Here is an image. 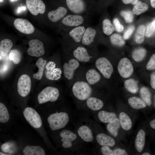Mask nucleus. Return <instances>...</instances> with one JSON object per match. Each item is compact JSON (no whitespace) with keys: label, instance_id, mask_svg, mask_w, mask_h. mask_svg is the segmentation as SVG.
I'll list each match as a JSON object with an SVG mask.
<instances>
[{"label":"nucleus","instance_id":"f257e3e1","mask_svg":"<svg viewBox=\"0 0 155 155\" xmlns=\"http://www.w3.org/2000/svg\"><path fill=\"white\" fill-rule=\"evenodd\" d=\"M72 94L77 100L85 102L94 95L95 88L86 82L79 73L70 88Z\"/></svg>","mask_w":155,"mask_h":155},{"label":"nucleus","instance_id":"f03ea898","mask_svg":"<svg viewBox=\"0 0 155 155\" xmlns=\"http://www.w3.org/2000/svg\"><path fill=\"white\" fill-rule=\"evenodd\" d=\"M65 52L66 58L62 65L63 73L68 87L70 88L75 79L82 65L69 53Z\"/></svg>","mask_w":155,"mask_h":155},{"label":"nucleus","instance_id":"7ed1b4c3","mask_svg":"<svg viewBox=\"0 0 155 155\" xmlns=\"http://www.w3.org/2000/svg\"><path fill=\"white\" fill-rule=\"evenodd\" d=\"M81 63H93L98 57L96 46L81 45L65 49Z\"/></svg>","mask_w":155,"mask_h":155},{"label":"nucleus","instance_id":"20e7f679","mask_svg":"<svg viewBox=\"0 0 155 155\" xmlns=\"http://www.w3.org/2000/svg\"><path fill=\"white\" fill-rule=\"evenodd\" d=\"M90 25L80 26L65 32V49L82 44V37L86 27Z\"/></svg>","mask_w":155,"mask_h":155},{"label":"nucleus","instance_id":"39448f33","mask_svg":"<svg viewBox=\"0 0 155 155\" xmlns=\"http://www.w3.org/2000/svg\"><path fill=\"white\" fill-rule=\"evenodd\" d=\"M90 16L69 13L61 20L65 32L72 28L84 25H90Z\"/></svg>","mask_w":155,"mask_h":155},{"label":"nucleus","instance_id":"423d86ee","mask_svg":"<svg viewBox=\"0 0 155 155\" xmlns=\"http://www.w3.org/2000/svg\"><path fill=\"white\" fill-rule=\"evenodd\" d=\"M70 13L90 16L94 13V9L88 5L85 0H65Z\"/></svg>","mask_w":155,"mask_h":155},{"label":"nucleus","instance_id":"0eeeda50","mask_svg":"<svg viewBox=\"0 0 155 155\" xmlns=\"http://www.w3.org/2000/svg\"><path fill=\"white\" fill-rule=\"evenodd\" d=\"M47 120L51 129L55 131L65 127L69 121V117L65 112L56 113L50 115Z\"/></svg>","mask_w":155,"mask_h":155},{"label":"nucleus","instance_id":"6e6552de","mask_svg":"<svg viewBox=\"0 0 155 155\" xmlns=\"http://www.w3.org/2000/svg\"><path fill=\"white\" fill-rule=\"evenodd\" d=\"M99 31V28L96 26H88L83 34L82 44L90 47L96 46Z\"/></svg>","mask_w":155,"mask_h":155},{"label":"nucleus","instance_id":"1a4fd4ad","mask_svg":"<svg viewBox=\"0 0 155 155\" xmlns=\"http://www.w3.org/2000/svg\"><path fill=\"white\" fill-rule=\"evenodd\" d=\"M93 63L104 78L108 80L111 78L113 72V67L107 58L104 57H98Z\"/></svg>","mask_w":155,"mask_h":155},{"label":"nucleus","instance_id":"9d476101","mask_svg":"<svg viewBox=\"0 0 155 155\" xmlns=\"http://www.w3.org/2000/svg\"><path fill=\"white\" fill-rule=\"evenodd\" d=\"M60 95L59 89L56 87L49 86L43 89L37 96L38 100L40 104L48 102L57 101Z\"/></svg>","mask_w":155,"mask_h":155},{"label":"nucleus","instance_id":"9b49d317","mask_svg":"<svg viewBox=\"0 0 155 155\" xmlns=\"http://www.w3.org/2000/svg\"><path fill=\"white\" fill-rule=\"evenodd\" d=\"M23 115L27 121L33 127L35 128L40 127L42 125V121L40 116L33 108L27 107L23 111Z\"/></svg>","mask_w":155,"mask_h":155},{"label":"nucleus","instance_id":"f8f14e48","mask_svg":"<svg viewBox=\"0 0 155 155\" xmlns=\"http://www.w3.org/2000/svg\"><path fill=\"white\" fill-rule=\"evenodd\" d=\"M17 90L21 96H27L29 93L31 87V80L27 74H24L19 78L17 83Z\"/></svg>","mask_w":155,"mask_h":155},{"label":"nucleus","instance_id":"ddd939ff","mask_svg":"<svg viewBox=\"0 0 155 155\" xmlns=\"http://www.w3.org/2000/svg\"><path fill=\"white\" fill-rule=\"evenodd\" d=\"M117 70L120 75L125 78L130 77L133 72V67L131 61L125 57L121 59L119 62Z\"/></svg>","mask_w":155,"mask_h":155},{"label":"nucleus","instance_id":"4468645a","mask_svg":"<svg viewBox=\"0 0 155 155\" xmlns=\"http://www.w3.org/2000/svg\"><path fill=\"white\" fill-rule=\"evenodd\" d=\"M29 47L27 50L28 54L34 57H39L43 55L44 49L42 42L36 39L30 40L28 42Z\"/></svg>","mask_w":155,"mask_h":155},{"label":"nucleus","instance_id":"2eb2a0df","mask_svg":"<svg viewBox=\"0 0 155 155\" xmlns=\"http://www.w3.org/2000/svg\"><path fill=\"white\" fill-rule=\"evenodd\" d=\"M15 28L21 32L25 34H30L34 31L32 24L28 21L23 18L16 19L14 22Z\"/></svg>","mask_w":155,"mask_h":155},{"label":"nucleus","instance_id":"dca6fc26","mask_svg":"<svg viewBox=\"0 0 155 155\" xmlns=\"http://www.w3.org/2000/svg\"><path fill=\"white\" fill-rule=\"evenodd\" d=\"M26 4L30 13L34 16L43 14L45 11V5L42 0H26Z\"/></svg>","mask_w":155,"mask_h":155},{"label":"nucleus","instance_id":"f3484780","mask_svg":"<svg viewBox=\"0 0 155 155\" xmlns=\"http://www.w3.org/2000/svg\"><path fill=\"white\" fill-rule=\"evenodd\" d=\"M69 13L67 7L60 6L57 9L49 11L47 14V16L51 22L55 23L61 21Z\"/></svg>","mask_w":155,"mask_h":155},{"label":"nucleus","instance_id":"a211bd4d","mask_svg":"<svg viewBox=\"0 0 155 155\" xmlns=\"http://www.w3.org/2000/svg\"><path fill=\"white\" fill-rule=\"evenodd\" d=\"M62 139V147L65 148H71L72 146V142L77 138V135L71 130L64 129L60 133Z\"/></svg>","mask_w":155,"mask_h":155},{"label":"nucleus","instance_id":"6ab92c4d","mask_svg":"<svg viewBox=\"0 0 155 155\" xmlns=\"http://www.w3.org/2000/svg\"><path fill=\"white\" fill-rule=\"evenodd\" d=\"M78 135L84 141L87 142H92L94 139V135L92 129L86 125L80 126L77 130Z\"/></svg>","mask_w":155,"mask_h":155},{"label":"nucleus","instance_id":"aec40b11","mask_svg":"<svg viewBox=\"0 0 155 155\" xmlns=\"http://www.w3.org/2000/svg\"><path fill=\"white\" fill-rule=\"evenodd\" d=\"M85 102L89 109L94 111L100 110L104 105L103 101L94 95L90 97Z\"/></svg>","mask_w":155,"mask_h":155},{"label":"nucleus","instance_id":"412c9836","mask_svg":"<svg viewBox=\"0 0 155 155\" xmlns=\"http://www.w3.org/2000/svg\"><path fill=\"white\" fill-rule=\"evenodd\" d=\"M96 140L101 146L112 147L115 144V139L111 136L103 133L98 134L96 136Z\"/></svg>","mask_w":155,"mask_h":155},{"label":"nucleus","instance_id":"4be33fe9","mask_svg":"<svg viewBox=\"0 0 155 155\" xmlns=\"http://www.w3.org/2000/svg\"><path fill=\"white\" fill-rule=\"evenodd\" d=\"M146 134L144 130L140 129L136 135L135 141V146L137 151L139 153L143 150L145 144Z\"/></svg>","mask_w":155,"mask_h":155},{"label":"nucleus","instance_id":"5701e85b","mask_svg":"<svg viewBox=\"0 0 155 155\" xmlns=\"http://www.w3.org/2000/svg\"><path fill=\"white\" fill-rule=\"evenodd\" d=\"M97 116L100 121L104 123H108L117 118L116 115L115 113L103 110L98 113Z\"/></svg>","mask_w":155,"mask_h":155},{"label":"nucleus","instance_id":"b1692460","mask_svg":"<svg viewBox=\"0 0 155 155\" xmlns=\"http://www.w3.org/2000/svg\"><path fill=\"white\" fill-rule=\"evenodd\" d=\"M119 119L121 126L125 131H128L132 127V122L129 117L125 112H121L119 115Z\"/></svg>","mask_w":155,"mask_h":155},{"label":"nucleus","instance_id":"393cba45","mask_svg":"<svg viewBox=\"0 0 155 155\" xmlns=\"http://www.w3.org/2000/svg\"><path fill=\"white\" fill-rule=\"evenodd\" d=\"M101 27L103 33L107 36L111 35L115 30L113 24L110 20L107 18H105L102 20Z\"/></svg>","mask_w":155,"mask_h":155},{"label":"nucleus","instance_id":"a878e982","mask_svg":"<svg viewBox=\"0 0 155 155\" xmlns=\"http://www.w3.org/2000/svg\"><path fill=\"white\" fill-rule=\"evenodd\" d=\"M23 153L25 155H44L45 154L44 150L39 146H27L23 149Z\"/></svg>","mask_w":155,"mask_h":155},{"label":"nucleus","instance_id":"bb28decb","mask_svg":"<svg viewBox=\"0 0 155 155\" xmlns=\"http://www.w3.org/2000/svg\"><path fill=\"white\" fill-rule=\"evenodd\" d=\"M13 44L12 41L8 39H5L1 41L0 43V55L3 57L7 56L10 52Z\"/></svg>","mask_w":155,"mask_h":155},{"label":"nucleus","instance_id":"cd10ccee","mask_svg":"<svg viewBox=\"0 0 155 155\" xmlns=\"http://www.w3.org/2000/svg\"><path fill=\"white\" fill-rule=\"evenodd\" d=\"M121 126L119 119L116 118L113 121L108 123L106 128L108 131L113 136H117Z\"/></svg>","mask_w":155,"mask_h":155},{"label":"nucleus","instance_id":"c85d7f7f","mask_svg":"<svg viewBox=\"0 0 155 155\" xmlns=\"http://www.w3.org/2000/svg\"><path fill=\"white\" fill-rule=\"evenodd\" d=\"M46 63L47 61L42 58H40L38 59L36 62V65L38 68V70L37 73L33 74L34 78L38 80L41 79Z\"/></svg>","mask_w":155,"mask_h":155},{"label":"nucleus","instance_id":"c756f323","mask_svg":"<svg viewBox=\"0 0 155 155\" xmlns=\"http://www.w3.org/2000/svg\"><path fill=\"white\" fill-rule=\"evenodd\" d=\"M128 101L130 106L134 109H141L146 106V104L142 100L136 97L130 98Z\"/></svg>","mask_w":155,"mask_h":155},{"label":"nucleus","instance_id":"7c9ffc66","mask_svg":"<svg viewBox=\"0 0 155 155\" xmlns=\"http://www.w3.org/2000/svg\"><path fill=\"white\" fill-rule=\"evenodd\" d=\"M147 54L146 50L144 48L140 47L135 49L133 52L132 57L135 61H142L145 57Z\"/></svg>","mask_w":155,"mask_h":155},{"label":"nucleus","instance_id":"2f4dec72","mask_svg":"<svg viewBox=\"0 0 155 155\" xmlns=\"http://www.w3.org/2000/svg\"><path fill=\"white\" fill-rule=\"evenodd\" d=\"M132 11L136 15H139L147 10L148 8V5L140 1H138L134 5Z\"/></svg>","mask_w":155,"mask_h":155},{"label":"nucleus","instance_id":"473e14b6","mask_svg":"<svg viewBox=\"0 0 155 155\" xmlns=\"http://www.w3.org/2000/svg\"><path fill=\"white\" fill-rule=\"evenodd\" d=\"M124 86L127 90L132 93H136L138 90L137 82L133 79H130L125 80Z\"/></svg>","mask_w":155,"mask_h":155},{"label":"nucleus","instance_id":"72a5a7b5","mask_svg":"<svg viewBox=\"0 0 155 155\" xmlns=\"http://www.w3.org/2000/svg\"><path fill=\"white\" fill-rule=\"evenodd\" d=\"M109 40L111 44L115 46H121L125 43L121 36L117 33L112 34L110 35Z\"/></svg>","mask_w":155,"mask_h":155},{"label":"nucleus","instance_id":"f704fd0d","mask_svg":"<svg viewBox=\"0 0 155 155\" xmlns=\"http://www.w3.org/2000/svg\"><path fill=\"white\" fill-rule=\"evenodd\" d=\"M140 93L142 100L148 106H150L151 104V93L149 90L146 87H142L140 89Z\"/></svg>","mask_w":155,"mask_h":155},{"label":"nucleus","instance_id":"c9c22d12","mask_svg":"<svg viewBox=\"0 0 155 155\" xmlns=\"http://www.w3.org/2000/svg\"><path fill=\"white\" fill-rule=\"evenodd\" d=\"M146 29L145 26L144 25H141L138 28L135 37V41L137 43L140 44L144 41Z\"/></svg>","mask_w":155,"mask_h":155},{"label":"nucleus","instance_id":"e433bc0d","mask_svg":"<svg viewBox=\"0 0 155 155\" xmlns=\"http://www.w3.org/2000/svg\"><path fill=\"white\" fill-rule=\"evenodd\" d=\"M9 58L14 64H17L21 61L22 56L21 53L18 50L14 49L10 52Z\"/></svg>","mask_w":155,"mask_h":155},{"label":"nucleus","instance_id":"4c0bfd02","mask_svg":"<svg viewBox=\"0 0 155 155\" xmlns=\"http://www.w3.org/2000/svg\"><path fill=\"white\" fill-rule=\"evenodd\" d=\"M9 115L7 109L2 103H0V122L5 123L8 121Z\"/></svg>","mask_w":155,"mask_h":155},{"label":"nucleus","instance_id":"58836bf2","mask_svg":"<svg viewBox=\"0 0 155 155\" xmlns=\"http://www.w3.org/2000/svg\"><path fill=\"white\" fill-rule=\"evenodd\" d=\"M155 32V19L149 24L146 29L145 35L148 37L152 36Z\"/></svg>","mask_w":155,"mask_h":155},{"label":"nucleus","instance_id":"ea45409f","mask_svg":"<svg viewBox=\"0 0 155 155\" xmlns=\"http://www.w3.org/2000/svg\"><path fill=\"white\" fill-rule=\"evenodd\" d=\"M120 14L124 18L126 22L130 23L133 21V16L131 11H122L120 12Z\"/></svg>","mask_w":155,"mask_h":155},{"label":"nucleus","instance_id":"a19ab883","mask_svg":"<svg viewBox=\"0 0 155 155\" xmlns=\"http://www.w3.org/2000/svg\"><path fill=\"white\" fill-rule=\"evenodd\" d=\"M2 150L4 152L13 153L15 151V147L13 144L10 142L6 143L1 146Z\"/></svg>","mask_w":155,"mask_h":155},{"label":"nucleus","instance_id":"79ce46f5","mask_svg":"<svg viewBox=\"0 0 155 155\" xmlns=\"http://www.w3.org/2000/svg\"><path fill=\"white\" fill-rule=\"evenodd\" d=\"M148 70H153L155 69V54L151 57L146 65Z\"/></svg>","mask_w":155,"mask_h":155},{"label":"nucleus","instance_id":"37998d69","mask_svg":"<svg viewBox=\"0 0 155 155\" xmlns=\"http://www.w3.org/2000/svg\"><path fill=\"white\" fill-rule=\"evenodd\" d=\"M113 24L115 29L118 32H121L123 31L124 29L123 26L121 24L118 19L116 18L113 19Z\"/></svg>","mask_w":155,"mask_h":155},{"label":"nucleus","instance_id":"c03bdc74","mask_svg":"<svg viewBox=\"0 0 155 155\" xmlns=\"http://www.w3.org/2000/svg\"><path fill=\"white\" fill-rule=\"evenodd\" d=\"M107 146H102L101 151L103 155H114L113 151Z\"/></svg>","mask_w":155,"mask_h":155},{"label":"nucleus","instance_id":"a18cd8bd","mask_svg":"<svg viewBox=\"0 0 155 155\" xmlns=\"http://www.w3.org/2000/svg\"><path fill=\"white\" fill-rule=\"evenodd\" d=\"M135 27L133 26H130L124 32L123 34V38L125 40L129 38L133 32Z\"/></svg>","mask_w":155,"mask_h":155},{"label":"nucleus","instance_id":"49530a36","mask_svg":"<svg viewBox=\"0 0 155 155\" xmlns=\"http://www.w3.org/2000/svg\"><path fill=\"white\" fill-rule=\"evenodd\" d=\"M114 155H127L128 154L124 149L117 148L113 150Z\"/></svg>","mask_w":155,"mask_h":155},{"label":"nucleus","instance_id":"de8ad7c7","mask_svg":"<svg viewBox=\"0 0 155 155\" xmlns=\"http://www.w3.org/2000/svg\"><path fill=\"white\" fill-rule=\"evenodd\" d=\"M150 84L151 87L155 90V71L151 75Z\"/></svg>","mask_w":155,"mask_h":155},{"label":"nucleus","instance_id":"09e8293b","mask_svg":"<svg viewBox=\"0 0 155 155\" xmlns=\"http://www.w3.org/2000/svg\"><path fill=\"white\" fill-rule=\"evenodd\" d=\"M122 2L125 4H131L134 5L139 0H122Z\"/></svg>","mask_w":155,"mask_h":155},{"label":"nucleus","instance_id":"8fccbe9b","mask_svg":"<svg viewBox=\"0 0 155 155\" xmlns=\"http://www.w3.org/2000/svg\"><path fill=\"white\" fill-rule=\"evenodd\" d=\"M26 7L25 6H21L18 8L17 9L16 12L17 13H20L22 12L26 11Z\"/></svg>","mask_w":155,"mask_h":155},{"label":"nucleus","instance_id":"3c124183","mask_svg":"<svg viewBox=\"0 0 155 155\" xmlns=\"http://www.w3.org/2000/svg\"><path fill=\"white\" fill-rule=\"evenodd\" d=\"M149 124L152 128L155 129V118L150 121Z\"/></svg>","mask_w":155,"mask_h":155},{"label":"nucleus","instance_id":"603ef678","mask_svg":"<svg viewBox=\"0 0 155 155\" xmlns=\"http://www.w3.org/2000/svg\"><path fill=\"white\" fill-rule=\"evenodd\" d=\"M150 4L151 6L154 8H155V0H150Z\"/></svg>","mask_w":155,"mask_h":155},{"label":"nucleus","instance_id":"864d4df0","mask_svg":"<svg viewBox=\"0 0 155 155\" xmlns=\"http://www.w3.org/2000/svg\"><path fill=\"white\" fill-rule=\"evenodd\" d=\"M142 155H150V154L148 152H144L142 154Z\"/></svg>","mask_w":155,"mask_h":155},{"label":"nucleus","instance_id":"5fc2aeb1","mask_svg":"<svg viewBox=\"0 0 155 155\" xmlns=\"http://www.w3.org/2000/svg\"><path fill=\"white\" fill-rule=\"evenodd\" d=\"M0 155H8V154H4L3 153H2V152H0Z\"/></svg>","mask_w":155,"mask_h":155},{"label":"nucleus","instance_id":"6e6d98bb","mask_svg":"<svg viewBox=\"0 0 155 155\" xmlns=\"http://www.w3.org/2000/svg\"><path fill=\"white\" fill-rule=\"evenodd\" d=\"M4 0H0V3L2 2Z\"/></svg>","mask_w":155,"mask_h":155},{"label":"nucleus","instance_id":"4d7b16f0","mask_svg":"<svg viewBox=\"0 0 155 155\" xmlns=\"http://www.w3.org/2000/svg\"><path fill=\"white\" fill-rule=\"evenodd\" d=\"M17 0H10L11 1H17Z\"/></svg>","mask_w":155,"mask_h":155},{"label":"nucleus","instance_id":"13d9d810","mask_svg":"<svg viewBox=\"0 0 155 155\" xmlns=\"http://www.w3.org/2000/svg\"><path fill=\"white\" fill-rule=\"evenodd\" d=\"M154 98H155L154 105H155V95L154 96Z\"/></svg>","mask_w":155,"mask_h":155}]
</instances>
